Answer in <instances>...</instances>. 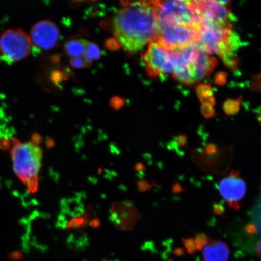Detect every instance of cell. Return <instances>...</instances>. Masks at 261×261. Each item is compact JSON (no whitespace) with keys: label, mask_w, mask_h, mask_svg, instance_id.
Instances as JSON below:
<instances>
[{"label":"cell","mask_w":261,"mask_h":261,"mask_svg":"<svg viewBox=\"0 0 261 261\" xmlns=\"http://www.w3.org/2000/svg\"><path fill=\"white\" fill-rule=\"evenodd\" d=\"M117 43L130 54L158 37L156 1L122 2L111 22Z\"/></svg>","instance_id":"6da1fadb"},{"label":"cell","mask_w":261,"mask_h":261,"mask_svg":"<svg viewBox=\"0 0 261 261\" xmlns=\"http://www.w3.org/2000/svg\"><path fill=\"white\" fill-rule=\"evenodd\" d=\"M11 154L16 175L31 194H35L38 189L42 149L32 142L22 143L15 138L12 139Z\"/></svg>","instance_id":"7a4b0ae2"},{"label":"cell","mask_w":261,"mask_h":261,"mask_svg":"<svg viewBox=\"0 0 261 261\" xmlns=\"http://www.w3.org/2000/svg\"><path fill=\"white\" fill-rule=\"evenodd\" d=\"M156 27L184 25L199 27L201 21L200 11L192 1H156Z\"/></svg>","instance_id":"3957f363"},{"label":"cell","mask_w":261,"mask_h":261,"mask_svg":"<svg viewBox=\"0 0 261 261\" xmlns=\"http://www.w3.org/2000/svg\"><path fill=\"white\" fill-rule=\"evenodd\" d=\"M30 37L21 29H8L0 37V57L8 63L28 56L32 49Z\"/></svg>","instance_id":"277c9868"},{"label":"cell","mask_w":261,"mask_h":261,"mask_svg":"<svg viewBox=\"0 0 261 261\" xmlns=\"http://www.w3.org/2000/svg\"><path fill=\"white\" fill-rule=\"evenodd\" d=\"M142 58L147 73L151 77L174 72L175 64L174 52L162 47L155 41L148 45Z\"/></svg>","instance_id":"5b68a950"},{"label":"cell","mask_w":261,"mask_h":261,"mask_svg":"<svg viewBox=\"0 0 261 261\" xmlns=\"http://www.w3.org/2000/svg\"><path fill=\"white\" fill-rule=\"evenodd\" d=\"M200 27V26H199ZM199 27L163 25L158 28L155 41L169 50L185 48L198 40Z\"/></svg>","instance_id":"8992f818"},{"label":"cell","mask_w":261,"mask_h":261,"mask_svg":"<svg viewBox=\"0 0 261 261\" xmlns=\"http://www.w3.org/2000/svg\"><path fill=\"white\" fill-rule=\"evenodd\" d=\"M60 31L54 22L43 20L36 23L31 31L30 38L33 48L38 51L48 50L58 43Z\"/></svg>","instance_id":"52a82bcc"},{"label":"cell","mask_w":261,"mask_h":261,"mask_svg":"<svg viewBox=\"0 0 261 261\" xmlns=\"http://www.w3.org/2000/svg\"><path fill=\"white\" fill-rule=\"evenodd\" d=\"M200 12L201 18L208 19L218 25L230 23L231 12L226 6L218 1H194Z\"/></svg>","instance_id":"ba28073f"},{"label":"cell","mask_w":261,"mask_h":261,"mask_svg":"<svg viewBox=\"0 0 261 261\" xmlns=\"http://www.w3.org/2000/svg\"><path fill=\"white\" fill-rule=\"evenodd\" d=\"M218 190L225 200L238 202L246 195L247 185L246 182L239 176L229 175L220 182Z\"/></svg>","instance_id":"9c48e42d"},{"label":"cell","mask_w":261,"mask_h":261,"mask_svg":"<svg viewBox=\"0 0 261 261\" xmlns=\"http://www.w3.org/2000/svg\"><path fill=\"white\" fill-rule=\"evenodd\" d=\"M204 261H228L230 250L228 245L220 240H213L207 243L203 249Z\"/></svg>","instance_id":"30bf717a"},{"label":"cell","mask_w":261,"mask_h":261,"mask_svg":"<svg viewBox=\"0 0 261 261\" xmlns=\"http://www.w3.org/2000/svg\"><path fill=\"white\" fill-rule=\"evenodd\" d=\"M218 64L216 58L208 56L206 52L201 50L195 63L196 82L210 76Z\"/></svg>","instance_id":"8fae6325"},{"label":"cell","mask_w":261,"mask_h":261,"mask_svg":"<svg viewBox=\"0 0 261 261\" xmlns=\"http://www.w3.org/2000/svg\"><path fill=\"white\" fill-rule=\"evenodd\" d=\"M88 42L84 39H73L65 44V51L68 55L73 58L84 57Z\"/></svg>","instance_id":"7c38bea8"},{"label":"cell","mask_w":261,"mask_h":261,"mask_svg":"<svg viewBox=\"0 0 261 261\" xmlns=\"http://www.w3.org/2000/svg\"><path fill=\"white\" fill-rule=\"evenodd\" d=\"M242 97L240 96L238 99H228L225 101L223 106V109L226 115L228 116L236 115L240 110Z\"/></svg>","instance_id":"4fadbf2b"},{"label":"cell","mask_w":261,"mask_h":261,"mask_svg":"<svg viewBox=\"0 0 261 261\" xmlns=\"http://www.w3.org/2000/svg\"><path fill=\"white\" fill-rule=\"evenodd\" d=\"M100 50L97 45L92 42H88L86 54L84 56V60L91 65L93 61L99 60L100 58Z\"/></svg>","instance_id":"5bb4252c"},{"label":"cell","mask_w":261,"mask_h":261,"mask_svg":"<svg viewBox=\"0 0 261 261\" xmlns=\"http://www.w3.org/2000/svg\"><path fill=\"white\" fill-rule=\"evenodd\" d=\"M196 93L202 102H207L214 95V91L211 86L207 84H200L196 88Z\"/></svg>","instance_id":"9a60e30c"},{"label":"cell","mask_w":261,"mask_h":261,"mask_svg":"<svg viewBox=\"0 0 261 261\" xmlns=\"http://www.w3.org/2000/svg\"><path fill=\"white\" fill-rule=\"evenodd\" d=\"M90 214H85L83 217L73 218L67 225L68 228H74V229H80L86 227L88 224L90 223Z\"/></svg>","instance_id":"2e32d148"},{"label":"cell","mask_w":261,"mask_h":261,"mask_svg":"<svg viewBox=\"0 0 261 261\" xmlns=\"http://www.w3.org/2000/svg\"><path fill=\"white\" fill-rule=\"evenodd\" d=\"M223 63L231 70H236L240 67L241 63L238 59L234 56L233 52H228L220 57Z\"/></svg>","instance_id":"e0dca14e"},{"label":"cell","mask_w":261,"mask_h":261,"mask_svg":"<svg viewBox=\"0 0 261 261\" xmlns=\"http://www.w3.org/2000/svg\"><path fill=\"white\" fill-rule=\"evenodd\" d=\"M196 249L200 250L203 249V247L210 241V238L205 233H200L196 236L194 239Z\"/></svg>","instance_id":"ac0fdd59"},{"label":"cell","mask_w":261,"mask_h":261,"mask_svg":"<svg viewBox=\"0 0 261 261\" xmlns=\"http://www.w3.org/2000/svg\"><path fill=\"white\" fill-rule=\"evenodd\" d=\"M201 112L206 119H211L215 115V110L213 106L210 103L203 102L201 107Z\"/></svg>","instance_id":"d6986e66"},{"label":"cell","mask_w":261,"mask_h":261,"mask_svg":"<svg viewBox=\"0 0 261 261\" xmlns=\"http://www.w3.org/2000/svg\"><path fill=\"white\" fill-rule=\"evenodd\" d=\"M227 74L225 71H218L214 76V83L218 86H223L227 83Z\"/></svg>","instance_id":"ffe728a7"},{"label":"cell","mask_w":261,"mask_h":261,"mask_svg":"<svg viewBox=\"0 0 261 261\" xmlns=\"http://www.w3.org/2000/svg\"><path fill=\"white\" fill-rule=\"evenodd\" d=\"M71 66L76 68H83L90 66L84 60V57L72 58L70 60Z\"/></svg>","instance_id":"44dd1931"},{"label":"cell","mask_w":261,"mask_h":261,"mask_svg":"<svg viewBox=\"0 0 261 261\" xmlns=\"http://www.w3.org/2000/svg\"><path fill=\"white\" fill-rule=\"evenodd\" d=\"M182 241H184L185 246L186 249H187L188 252L189 253H194L196 250L195 240L194 238H184Z\"/></svg>","instance_id":"7402d4cb"},{"label":"cell","mask_w":261,"mask_h":261,"mask_svg":"<svg viewBox=\"0 0 261 261\" xmlns=\"http://www.w3.org/2000/svg\"><path fill=\"white\" fill-rule=\"evenodd\" d=\"M136 184L137 188H138L139 191L140 192H144L147 190H149L153 185L149 184L148 181L143 179H140V180L137 181Z\"/></svg>","instance_id":"603a6c76"},{"label":"cell","mask_w":261,"mask_h":261,"mask_svg":"<svg viewBox=\"0 0 261 261\" xmlns=\"http://www.w3.org/2000/svg\"><path fill=\"white\" fill-rule=\"evenodd\" d=\"M252 89L253 91H261V76H253L252 82Z\"/></svg>","instance_id":"cb8c5ba5"},{"label":"cell","mask_w":261,"mask_h":261,"mask_svg":"<svg viewBox=\"0 0 261 261\" xmlns=\"http://www.w3.org/2000/svg\"><path fill=\"white\" fill-rule=\"evenodd\" d=\"M218 150V146L214 143H211L205 146V152L208 155H214L217 154Z\"/></svg>","instance_id":"d4e9b609"},{"label":"cell","mask_w":261,"mask_h":261,"mask_svg":"<svg viewBox=\"0 0 261 261\" xmlns=\"http://www.w3.org/2000/svg\"><path fill=\"white\" fill-rule=\"evenodd\" d=\"M12 140L2 139L0 140V149L8 150L11 148Z\"/></svg>","instance_id":"484cf974"},{"label":"cell","mask_w":261,"mask_h":261,"mask_svg":"<svg viewBox=\"0 0 261 261\" xmlns=\"http://www.w3.org/2000/svg\"><path fill=\"white\" fill-rule=\"evenodd\" d=\"M176 140H177V143L178 146L184 147V148L187 147L188 138L187 136L184 135H179Z\"/></svg>","instance_id":"4316f807"},{"label":"cell","mask_w":261,"mask_h":261,"mask_svg":"<svg viewBox=\"0 0 261 261\" xmlns=\"http://www.w3.org/2000/svg\"><path fill=\"white\" fill-rule=\"evenodd\" d=\"M225 212V208L223 205L220 204H214L213 205V213L217 215H223Z\"/></svg>","instance_id":"83f0119b"},{"label":"cell","mask_w":261,"mask_h":261,"mask_svg":"<svg viewBox=\"0 0 261 261\" xmlns=\"http://www.w3.org/2000/svg\"><path fill=\"white\" fill-rule=\"evenodd\" d=\"M184 191V188H182V185L178 182H176L173 185L172 187V192L173 194H180Z\"/></svg>","instance_id":"f1b7e54d"},{"label":"cell","mask_w":261,"mask_h":261,"mask_svg":"<svg viewBox=\"0 0 261 261\" xmlns=\"http://www.w3.org/2000/svg\"><path fill=\"white\" fill-rule=\"evenodd\" d=\"M245 231L249 234H256L257 233V228L255 225L249 224L245 227Z\"/></svg>","instance_id":"f546056e"},{"label":"cell","mask_w":261,"mask_h":261,"mask_svg":"<svg viewBox=\"0 0 261 261\" xmlns=\"http://www.w3.org/2000/svg\"><path fill=\"white\" fill-rule=\"evenodd\" d=\"M32 143L36 145H38L42 141V138L40 135L37 133H34L32 136Z\"/></svg>","instance_id":"4dcf8cb0"},{"label":"cell","mask_w":261,"mask_h":261,"mask_svg":"<svg viewBox=\"0 0 261 261\" xmlns=\"http://www.w3.org/2000/svg\"><path fill=\"white\" fill-rule=\"evenodd\" d=\"M134 168H135V170L138 172H144L146 169L145 166L142 162L136 163V165L134 166Z\"/></svg>","instance_id":"1f68e13d"},{"label":"cell","mask_w":261,"mask_h":261,"mask_svg":"<svg viewBox=\"0 0 261 261\" xmlns=\"http://www.w3.org/2000/svg\"><path fill=\"white\" fill-rule=\"evenodd\" d=\"M100 221L98 218H94L90 221L89 225L91 228H97L100 226Z\"/></svg>","instance_id":"d6a6232c"},{"label":"cell","mask_w":261,"mask_h":261,"mask_svg":"<svg viewBox=\"0 0 261 261\" xmlns=\"http://www.w3.org/2000/svg\"><path fill=\"white\" fill-rule=\"evenodd\" d=\"M228 205L231 208H234L236 210H240L241 207L240 205L236 201H229L228 202Z\"/></svg>","instance_id":"836d02e7"},{"label":"cell","mask_w":261,"mask_h":261,"mask_svg":"<svg viewBox=\"0 0 261 261\" xmlns=\"http://www.w3.org/2000/svg\"><path fill=\"white\" fill-rule=\"evenodd\" d=\"M256 253L257 256L261 259V239L259 240L258 243H257L256 247Z\"/></svg>","instance_id":"e575fe53"},{"label":"cell","mask_w":261,"mask_h":261,"mask_svg":"<svg viewBox=\"0 0 261 261\" xmlns=\"http://www.w3.org/2000/svg\"><path fill=\"white\" fill-rule=\"evenodd\" d=\"M52 77H53L54 81H60L62 77V74L59 72L54 73Z\"/></svg>","instance_id":"d590c367"},{"label":"cell","mask_w":261,"mask_h":261,"mask_svg":"<svg viewBox=\"0 0 261 261\" xmlns=\"http://www.w3.org/2000/svg\"><path fill=\"white\" fill-rule=\"evenodd\" d=\"M46 144H47V146L48 147V148H51V147L53 146V145H54L53 140H47Z\"/></svg>","instance_id":"8d00e7d4"},{"label":"cell","mask_w":261,"mask_h":261,"mask_svg":"<svg viewBox=\"0 0 261 261\" xmlns=\"http://www.w3.org/2000/svg\"><path fill=\"white\" fill-rule=\"evenodd\" d=\"M257 121L259 123L260 125H261V113L257 114Z\"/></svg>","instance_id":"74e56055"},{"label":"cell","mask_w":261,"mask_h":261,"mask_svg":"<svg viewBox=\"0 0 261 261\" xmlns=\"http://www.w3.org/2000/svg\"><path fill=\"white\" fill-rule=\"evenodd\" d=\"M101 172H102V169L99 168L98 169V173H99V174H101Z\"/></svg>","instance_id":"f35d334b"},{"label":"cell","mask_w":261,"mask_h":261,"mask_svg":"<svg viewBox=\"0 0 261 261\" xmlns=\"http://www.w3.org/2000/svg\"><path fill=\"white\" fill-rule=\"evenodd\" d=\"M259 75H260V76H261V72H260V74Z\"/></svg>","instance_id":"ab89813d"}]
</instances>
